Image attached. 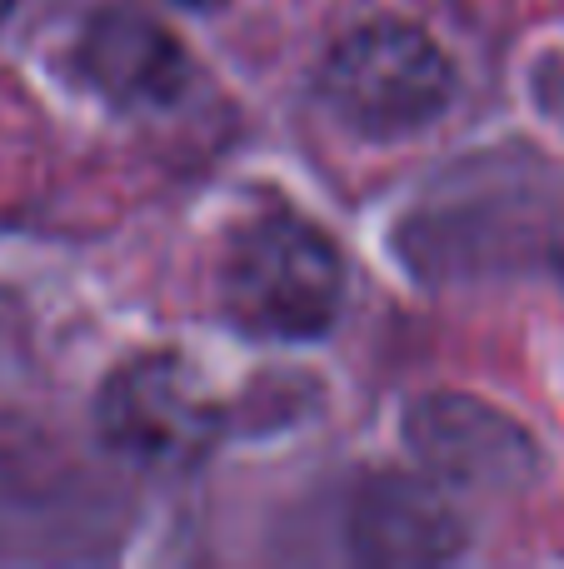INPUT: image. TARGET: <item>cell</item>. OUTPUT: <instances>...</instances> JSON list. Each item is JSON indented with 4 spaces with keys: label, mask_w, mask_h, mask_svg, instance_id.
<instances>
[{
    "label": "cell",
    "mask_w": 564,
    "mask_h": 569,
    "mask_svg": "<svg viewBox=\"0 0 564 569\" xmlns=\"http://www.w3.org/2000/svg\"><path fill=\"white\" fill-rule=\"evenodd\" d=\"M220 295H225L230 320L245 335L315 340L340 315L345 266L325 230L280 210L245 226V236L230 246Z\"/></svg>",
    "instance_id": "1"
},
{
    "label": "cell",
    "mask_w": 564,
    "mask_h": 569,
    "mask_svg": "<svg viewBox=\"0 0 564 569\" xmlns=\"http://www.w3.org/2000/svg\"><path fill=\"white\" fill-rule=\"evenodd\" d=\"M320 96L360 136H410L445 116L455 66L430 30L380 16L335 40L320 70Z\"/></svg>",
    "instance_id": "2"
},
{
    "label": "cell",
    "mask_w": 564,
    "mask_h": 569,
    "mask_svg": "<svg viewBox=\"0 0 564 569\" xmlns=\"http://www.w3.org/2000/svg\"><path fill=\"white\" fill-rule=\"evenodd\" d=\"M100 440L150 470H185L215 450L225 410L185 355H135L105 380L95 405Z\"/></svg>",
    "instance_id": "3"
},
{
    "label": "cell",
    "mask_w": 564,
    "mask_h": 569,
    "mask_svg": "<svg viewBox=\"0 0 564 569\" xmlns=\"http://www.w3.org/2000/svg\"><path fill=\"white\" fill-rule=\"evenodd\" d=\"M405 435L420 465L440 485L470 490H515L535 475V440L495 405L470 395H430L410 410Z\"/></svg>",
    "instance_id": "4"
},
{
    "label": "cell",
    "mask_w": 564,
    "mask_h": 569,
    "mask_svg": "<svg viewBox=\"0 0 564 569\" xmlns=\"http://www.w3.org/2000/svg\"><path fill=\"white\" fill-rule=\"evenodd\" d=\"M80 70L115 106H165L185 86V46L155 10L110 0L80 30Z\"/></svg>",
    "instance_id": "5"
},
{
    "label": "cell",
    "mask_w": 564,
    "mask_h": 569,
    "mask_svg": "<svg viewBox=\"0 0 564 569\" xmlns=\"http://www.w3.org/2000/svg\"><path fill=\"white\" fill-rule=\"evenodd\" d=\"M350 545L370 565H445L465 550V520L430 475H380L355 500Z\"/></svg>",
    "instance_id": "6"
},
{
    "label": "cell",
    "mask_w": 564,
    "mask_h": 569,
    "mask_svg": "<svg viewBox=\"0 0 564 569\" xmlns=\"http://www.w3.org/2000/svg\"><path fill=\"white\" fill-rule=\"evenodd\" d=\"M165 6H180V10H215V6H225V0H165Z\"/></svg>",
    "instance_id": "7"
},
{
    "label": "cell",
    "mask_w": 564,
    "mask_h": 569,
    "mask_svg": "<svg viewBox=\"0 0 564 569\" xmlns=\"http://www.w3.org/2000/svg\"><path fill=\"white\" fill-rule=\"evenodd\" d=\"M16 6H20V0H0V20H6L10 10H16Z\"/></svg>",
    "instance_id": "8"
}]
</instances>
